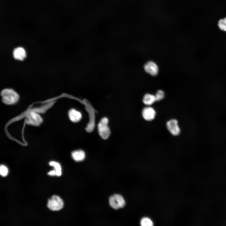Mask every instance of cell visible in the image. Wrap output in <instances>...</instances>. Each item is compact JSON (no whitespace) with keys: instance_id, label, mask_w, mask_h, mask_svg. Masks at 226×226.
<instances>
[{"instance_id":"6da1fadb","label":"cell","mask_w":226,"mask_h":226,"mask_svg":"<svg viewBox=\"0 0 226 226\" xmlns=\"http://www.w3.org/2000/svg\"><path fill=\"white\" fill-rule=\"evenodd\" d=\"M3 102L8 105H12L16 103L19 99L18 94L11 89H6L3 90L1 93Z\"/></svg>"},{"instance_id":"7a4b0ae2","label":"cell","mask_w":226,"mask_h":226,"mask_svg":"<svg viewBox=\"0 0 226 226\" xmlns=\"http://www.w3.org/2000/svg\"><path fill=\"white\" fill-rule=\"evenodd\" d=\"M108 120L106 117L102 118L98 125V131L100 136L103 139H107L110 134V131L108 125Z\"/></svg>"},{"instance_id":"3957f363","label":"cell","mask_w":226,"mask_h":226,"mask_svg":"<svg viewBox=\"0 0 226 226\" xmlns=\"http://www.w3.org/2000/svg\"><path fill=\"white\" fill-rule=\"evenodd\" d=\"M110 206L115 209L123 207L125 205V202L123 197L120 195L115 194L109 198Z\"/></svg>"},{"instance_id":"277c9868","label":"cell","mask_w":226,"mask_h":226,"mask_svg":"<svg viewBox=\"0 0 226 226\" xmlns=\"http://www.w3.org/2000/svg\"><path fill=\"white\" fill-rule=\"evenodd\" d=\"M63 201L58 196L54 195L48 200L47 207L51 210H59L63 207Z\"/></svg>"},{"instance_id":"5b68a950","label":"cell","mask_w":226,"mask_h":226,"mask_svg":"<svg viewBox=\"0 0 226 226\" xmlns=\"http://www.w3.org/2000/svg\"><path fill=\"white\" fill-rule=\"evenodd\" d=\"M166 126L170 132L173 135L176 136L180 133V129L178 125L177 120L172 119L166 123Z\"/></svg>"},{"instance_id":"8992f818","label":"cell","mask_w":226,"mask_h":226,"mask_svg":"<svg viewBox=\"0 0 226 226\" xmlns=\"http://www.w3.org/2000/svg\"><path fill=\"white\" fill-rule=\"evenodd\" d=\"M42 121L40 116L37 113L34 111H30L27 116V123L34 126H38Z\"/></svg>"},{"instance_id":"52a82bcc","label":"cell","mask_w":226,"mask_h":226,"mask_svg":"<svg viewBox=\"0 0 226 226\" xmlns=\"http://www.w3.org/2000/svg\"><path fill=\"white\" fill-rule=\"evenodd\" d=\"M156 112L154 109L151 107H144L142 110V115L143 118L147 121H151L154 119Z\"/></svg>"},{"instance_id":"ba28073f","label":"cell","mask_w":226,"mask_h":226,"mask_svg":"<svg viewBox=\"0 0 226 226\" xmlns=\"http://www.w3.org/2000/svg\"><path fill=\"white\" fill-rule=\"evenodd\" d=\"M146 72L153 76L157 75L159 71L157 65L152 61H149L146 63L144 66Z\"/></svg>"},{"instance_id":"9c48e42d","label":"cell","mask_w":226,"mask_h":226,"mask_svg":"<svg viewBox=\"0 0 226 226\" xmlns=\"http://www.w3.org/2000/svg\"><path fill=\"white\" fill-rule=\"evenodd\" d=\"M13 54L14 58L19 60H23L26 56L25 50L21 47L15 48L13 51Z\"/></svg>"},{"instance_id":"30bf717a","label":"cell","mask_w":226,"mask_h":226,"mask_svg":"<svg viewBox=\"0 0 226 226\" xmlns=\"http://www.w3.org/2000/svg\"><path fill=\"white\" fill-rule=\"evenodd\" d=\"M68 115L70 120L74 122L79 121L82 117V115L81 113L73 109H71L69 111Z\"/></svg>"},{"instance_id":"8fae6325","label":"cell","mask_w":226,"mask_h":226,"mask_svg":"<svg viewBox=\"0 0 226 226\" xmlns=\"http://www.w3.org/2000/svg\"><path fill=\"white\" fill-rule=\"evenodd\" d=\"M85 156L84 152L81 150L75 151L72 153V158L77 162L83 161L84 159Z\"/></svg>"},{"instance_id":"7c38bea8","label":"cell","mask_w":226,"mask_h":226,"mask_svg":"<svg viewBox=\"0 0 226 226\" xmlns=\"http://www.w3.org/2000/svg\"><path fill=\"white\" fill-rule=\"evenodd\" d=\"M155 96L149 94H146L144 96L143 101L147 105H150L156 101Z\"/></svg>"},{"instance_id":"4fadbf2b","label":"cell","mask_w":226,"mask_h":226,"mask_svg":"<svg viewBox=\"0 0 226 226\" xmlns=\"http://www.w3.org/2000/svg\"><path fill=\"white\" fill-rule=\"evenodd\" d=\"M49 164L51 166H54L55 170L56 171V175L58 176L61 175L62 174L61 168L59 163L52 161L50 162Z\"/></svg>"},{"instance_id":"5bb4252c","label":"cell","mask_w":226,"mask_h":226,"mask_svg":"<svg viewBox=\"0 0 226 226\" xmlns=\"http://www.w3.org/2000/svg\"><path fill=\"white\" fill-rule=\"evenodd\" d=\"M140 225L142 226H152L153 225L152 220L147 217H143L140 221Z\"/></svg>"},{"instance_id":"9a60e30c","label":"cell","mask_w":226,"mask_h":226,"mask_svg":"<svg viewBox=\"0 0 226 226\" xmlns=\"http://www.w3.org/2000/svg\"><path fill=\"white\" fill-rule=\"evenodd\" d=\"M218 25L221 30L226 31V18L220 19L218 21Z\"/></svg>"},{"instance_id":"2e32d148","label":"cell","mask_w":226,"mask_h":226,"mask_svg":"<svg viewBox=\"0 0 226 226\" xmlns=\"http://www.w3.org/2000/svg\"><path fill=\"white\" fill-rule=\"evenodd\" d=\"M164 92L162 90H158L155 95L156 101H159L163 99L164 97Z\"/></svg>"},{"instance_id":"e0dca14e","label":"cell","mask_w":226,"mask_h":226,"mask_svg":"<svg viewBox=\"0 0 226 226\" xmlns=\"http://www.w3.org/2000/svg\"><path fill=\"white\" fill-rule=\"evenodd\" d=\"M8 169L7 167L3 165H1L0 167V174L3 176H6L8 174Z\"/></svg>"},{"instance_id":"ac0fdd59","label":"cell","mask_w":226,"mask_h":226,"mask_svg":"<svg viewBox=\"0 0 226 226\" xmlns=\"http://www.w3.org/2000/svg\"><path fill=\"white\" fill-rule=\"evenodd\" d=\"M94 123L93 122L89 123L86 128V130L88 132H91L94 127Z\"/></svg>"},{"instance_id":"d6986e66","label":"cell","mask_w":226,"mask_h":226,"mask_svg":"<svg viewBox=\"0 0 226 226\" xmlns=\"http://www.w3.org/2000/svg\"><path fill=\"white\" fill-rule=\"evenodd\" d=\"M47 174H48V175H51V176H54V175H56V171L55 170H51V171H50L49 172H48V173Z\"/></svg>"}]
</instances>
